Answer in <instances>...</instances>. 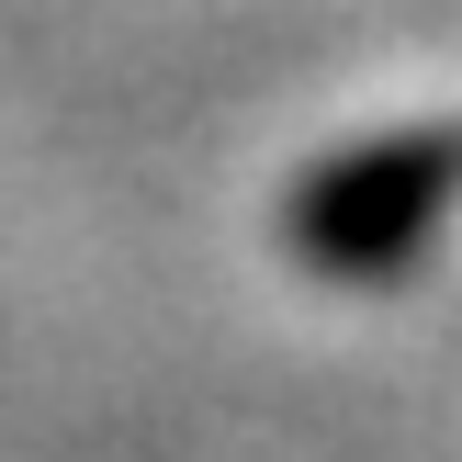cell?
<instances>
[{
    "mask_svg": "<svg viewBox=\"0 0 462 462\" xmlns=\"http://www.w3.org/2000/svg\"><path fill=\"white\" fill-rule=\"evenodd\" d=\"M462 203V135L451 125H406V135H361V147L316 158L282 203V248L328 282H383L406 271Z\"/></svg>",
    "mask_w": 462,
    "mask_h": 462,
    "instance_id": "cell-1",
    "label": "cell"
}]
</instances>
